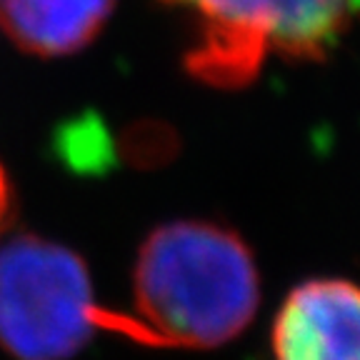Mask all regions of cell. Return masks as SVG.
Wrapping results in <instances>:
<instances>
[{"mask_svg":"<svg viewBox=\"0 0 360 360\" xmlns=\"http://www.w3.org/2000/svg\"><path fill=\"white\" fill-rule=\"evenodd\" d=\"M130 313L138 343L218 348L255 318L260 276L238 233L208 220H175L146 238L133 268Z\"/></svg>","mask_w":360,"mask_h":360,"instance_id":"obj_1","label":"cell"},{"mask_svg":"<svg viewBox=\"0 0 360 360\" xmlns=\"http://www.w3.org/2000/svg\"><path fill=\"white\" fill-rule=\"evenodd\" d=\"M101 330L133 340L130 315L96 303L73 250L33 236L0 248V348L18 360H68Z\"/></svg>","mask_w":360,"mask_h":360,"instance_id":"obj_2","label":"cell"},{"mask_svg":"<svg viewBox=\"0 0 360 360\" xmlns=\"http://www.w3.org/2000/svg\"><path fill=\"white\" fill-rule=\"evenodd\" d=\"M198 18L188 70L238 88L253 80L270 51L318 60L360 20V0H163Z\"/></svg>","mask_w":360,"mask_h":360,"instance_id":"obj_3","label":"cell"},{"mask_svg":"<svg viewBox=\"0 0 360 360\" xmlns=\"http://www.w3.org/2000/svg\"><path fill=\"white\" fill-rule=\"evenodd\" d=\"M276 360H360V285L313 278L295 285L273 323Z\"/></svg>","mask_w":360,"mask_h":360,"instance_id":"obj_4","label":"cell"},{"mask_svg":"<svg viewBox=\"0 0 360 360\" xmlns=\"http://www.w3.org/2000/svg\"><path fill=\"white\" fill-rule=\"evenodd\" d=\"M115 0H0L8 38L40 58L70 56L96 40Z\"/></svg>","mask_w":360,"mask_h":360,"instance_id":"obj_5","label":"cell"},{"mask_svg":"<svg viewBox=\"0 0 360 360\" xmlns=\"http://www.w3.org/2000/svg\"><path fill=\"white\" fill-rule=\"evenodd\" d=\"M11 200H13L11 180H8V175H6V168L0 165V233H3L8 215H11Z\"/></svg>","mask_w":360,"mask_h":360,"instance_id":"obj_6","label":"cell"}]
</instances>
